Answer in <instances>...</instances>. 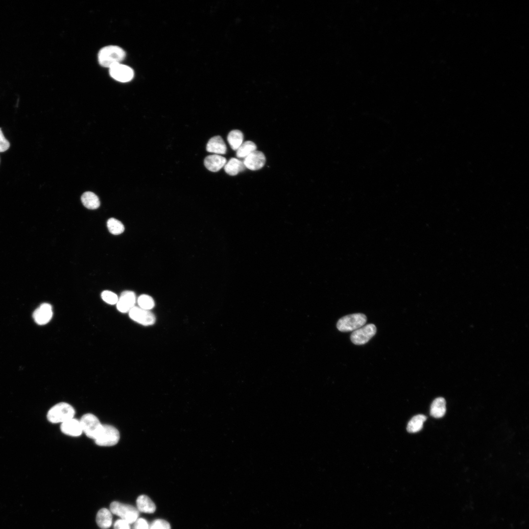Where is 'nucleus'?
Wrapping results in <instances>:
<instances>
[{
    "label": "nucleus",
    "mask_w": 529,
    "mask_h": 529,
    "mask_svg": "<svg viewBox=\"0 0 529 529\" xmlns=\"http://www.w3.org/2000/svg\"><path fill=\"white\" fill-rule=\"evenodd\" d=\"M52 314L51 305L44 303L34 311L32 317L37 324L43 325L47 324L51 320Z\"/></svg>",
    "instance_id": "nucleus-10"
},
{
    "label": "nucleus",
    "mask_w": 529,
    "mask_h": 529,
    "mask_svg": "<svg viewBox=\"0 0 529 529\" xmlns=\"http://www.w3.org/2000/svg\"><path fill=\"white\" fill-rule=\"evenodd\" d=\"M446 410V401L444 398L438 397L433 401L430 409V414L433 417L436 418L442 417Z\"/></svg>",
    "instance_id": "nucleus-18"
},
{
    "label": "nucleus",
    "mask_w": 529,
    "mask_h": 529,
    "mask_svg": "<svg viewBox=\"0 0 529 529\" xmlns=\"http://www.w3.org/2000/svg\"><path fill=\"white\" fill-rule=\"evenodd\" d=\"M426 419L427 417L423 414H418L413 416L408 424L407 431L411 433L420 431L422 429L423 423Z\"/></svg>",
    "instance_id": "nucleus-21"
},
{
    "label": "nucleus",
    "mask_w": 529,
    "mask_h": 529,
    "mask_svg": "<svg viewBox=\"0 0 529 529\" xmlns=\"http://www.w3.org/2000/svg\"><path fill=\"white\" fill-rule=\"evenodd\" d=\"M136 300V295L133 291H124L121 293L117 303V309L121 313L129 312L135 306Z\"/></svg>",
    "instance_id": "nucleus-12"
},
{
    "label": "nucleus",
    "mask_w": 529,
    "mask_h": 529,
    "mask_svg": "<svg viewBox=\"0 0 529 529\" xmlns=\"http://www.w3.org/2000/svg\"><path fill=\"white\" fill-rule=\"evenodd\" d=\"M243 133L239 130H233L229 132L227 136V141L234 150H237L243 143Z\"/></svg>",
    "instance_id": "nucleus-22"
},
{
    "label": "nucleus",
    "mask_w": 529,
    "mask_h": 529,
    "mask_svg": "<svg viewBox=\"0 0 529 529\" xmlns=\"http://www.w3.org/2000/svg\"><path fill=\"white\" fill-rule=\"evenodd\" d=\"M96 522L102 529L110 528L112 524V515L110 510L105 508L100 509L96 514Z\"/></svg>",
    "instance_id": "nucleus-17"
},
{
    "label": "nucleus",
    "mask_w": 529,
    "mask_h": 529,
    "mask_svg": "<svg viewBox=\"0 0 529 529\" xmlns=\"http://www.w3.org/2000/svg\"><path fill=\"white\" fill-rule=\"evenodd\" d=\"M130 524L126 521L120 519L117 520L114 524V529H130Z\"/></svg>",
    "instance_id": "nucleus-30"
},
{
    "label": "nucleus",
    "mask_w": 529,
    "mask_h": 529,
    "mask_svg": "<svg viewBox=\"0 0 529 529\" xmlns=\"http://www.w3.org/2000/svg\"><path fill=\"white\" fill-rule=\"evenodd\" d=\"M149 524L144 518H138L134 523L132 529H148Z\"/></svg>",
    "instance_id": "nucleus-28"
},
{
    "label": "nucleus",
    "mask_w": 529,
    "mask_h": 529,
    "mask_svg": "<svg viewBox=\"0 0 529 529\" xmlns=\"http://www.w3.org/2000/svg\"><path fill=\"white\" fill-rule=\"evenodd\" d=\"M227 162L225 157L217 154L207 156L204 159L205 167L210 171L216 172L224 167Z\"/></svg>",
    "instance_id": "nucleus-14"
},
{
    "label": "nucleus",
    "mask_w": 529,
    "mask_h": 529,
    "mask_svg": "<svg viewBox=\"0 0 529 529\" xmlns=\"http://www.w3.org/2000/svg\"><path fill=\"white\" fill-rule=\"evenodd\" d=\"M137 507L139 511L146 513H153L156 510L154 502L147 496L141 495L136 501Z\"/></svg>",
    "instance_id": "nucleus-16"
},
{
    "label": "nucleus",
    "mask_w": 529,
    "mask_h": 529,
    "mask_svg": "<svg viewBox=\"0 0 529 529\" xmlns=\"http://www.w3.org/2000/svg\"><path fill=\"white\" fill-rule=\"evenodd\" d=\"M75 410L69 404L64 402L53 406L47 413L48 420L53 423H63L73 418Z\"/></svg>",
    "instance_id": "nucleus-2"
},
{
    "label": "nucleus",
    "mask_w": 529,
    "mask_h": 529,
    "mask_svg": "<svg viewBox=\"0 0 529 529\" xmlns=\"http://www.w3.org/2000/svg\"><path fill=\"white\" fill-rule=\"evenodd\" d=\"M128 313L131 319L144 326L151 325L155 322L154 314L149 310L134 306Z\"/></svg>",
    "instance_id": "nucleus-8"
},
{
    "label": "nucleus",
    "mask_w": 529,
    "mask_h": 529,
    "mask_svg": "<svg viewBox=\"0 0 529 529\" xmlns=\"http://www.w3.org/2000/svg\"><path fill=\"white\" fill-rule=\"evenodd\" d=\"M265 161L264 154L261 151L255 150L245 157L243 163L246 168L256 170L264 166Z\"/></svg>",
    "instance_id": "nucleus-11"
},
{
    "label": "nucleus",
    "mask_w": 529,
    "mask_h": 529,
    "mask_svg": "<svg viewBox=\"0 0 529 529\" xmlns=\"http://www.w3.org/2000/svg\"><path fill=\"white\" fill-rule=\"evenodd\" d=\"M120 437V433L115 427L110 425L102 424L94 440L98 446H112L118 443Z\"/></svg>",
    "instance_id": "nucleus-3"
},
{
    "label": "nucleus",
    "mask_w": 529,
    "mask_h": 529,
    "mask_svg": "<svg viewBox=\"0 0 529 529\" xmlns=\"http://www.w3.org/2000/svg\"><path fill=\"white\" fill-rule=\"evenodd\" d=\"M80 422L82 432L88 437L95 439L102 426L98 418L93 414L86 413L82 416Z\"/></svg>",
    "instance_id": "nucleus-6"
},
{
    "label": "nucleus",
    "mask_w": 529,
    "mask_h": 529,
    "mask_svg": "<svg viewBox=\"0 0 529 529\" xmlns=\"http://www.w3.org/2000/svg\"><path fill=\"white\" fill-rule=\"evenodd\" d=\"M81 201L83 205L89 209H96L100 205V201L97 196L91 192H85L81 196Z\"/></svg>",
    "instance_id": "nucleus-20"
},
{
    "label": "nucleus",
    "mask_w": 529,
    "mask_h": 529,
    "mask_svg": "<svg viewBox=\"0 0 529 529\" xmlns=\"http://www.w3.org/2000/svg\"><path fill=\"white\" fill-rule=\"evenodd\" d=\"M376 331L374 324H367L354 331L351 335V340L356 345L364 344L375 335Z\"/></svg>",
    "instance_id": "nucleus-7"
},
{
    "label": "nucleus",
    "mask_w": 529,
    "mask_h": 529,
    "mask_svg": "<svg viewBox=\"0 0 529 529\" xmlns=\"http://www.w3.org/2000/svg\"><path fill=\"white\" fill-rule=\"evenodd\" d=\"M110 510L129 524L134 523L139 515V510L134 506L118 502L111 503Z\"/></svg>",
    "instance_id": "nucleus-4"
},
{
    "label": "nucleus",
    "mask_w": 529,
    "mask_h": 529,
    "mask_svg": "<svg viewBox=\"0 0 529 529\" xmlns=\"http://www.w3.org/2000/svg\"><path fill=\"white\" fill-rule=\"evenodd\" d=\"M101 298L104 301L110 305L117 304L119 299L116 294L109 290L103 291L101 293Z\"/></svg>",
    "instance_id": "nucleus-26"
},
{
    "label": "nucleus",
    "mask_w": 529,
    "mask_h": 529,
    "mask_svg": "<svg viewBox=\"0 0 529 529\" xmlns=\"http://www.w3.org/2000/svg\"><path fill=\"white\" fill-rule=\"evenodd\" d=\"M109 73L113 78L121 82H128L134 76L133 70L130 67L120 63L110 67Z\"/></svg>",
    "instance_id": "nucleus-9"
},
{
    "label": "nucleus",
    "mask_w": 529,
    "mask_h": 529,
    "mask_svg": "<svg viewBox=\"0 0 529 529\" xmlns=\"http://www.w3.org/2000/svg\"><path fill=\"white\" fill-rule=\"evenodd\" d=\"M60 429L64 434L72 436H78L83 433L80 420L74 418L62 423Z\"/></svg>",
    "instance_id": "nucleus-13"
},
{
    "label": "nucleus",
    "mask_w": 529,
    "mask_h": 529,
    "mask_svg": "<svg viewBox=\"0 0 529 529\" xmlns=\"http://www.w3.org/2000/svg\"><path fill=\"white\" fill-rule=\"evenodd\" d=\"M366 320L367 317L363 313L351 314L340 318L337 322V327L343 332L354 331L363 326Z\"/></svg>",
    "instance_id": "nucleus-5"
},
{
    "label": "nucleus",
    "mask_w": 529,
    "mask_h": 529,
    "mask_svg": "<svg viewBox=\"0 0 529 529\" xmlns=\"http://www.w3.org/2000/svg\"><path fill=\"white\" fill-rule=\"evenodd\" d=\"M107 225L109 232L113 235L120 234L124 230L123 224L120 221L114 218L109 219L107 222Z\"/></svg>",
    "instance_id": "nucleus-24"
},
{
    "label": "nucleus",
    "mask_w": 529,
    "mask_h": 529,
    "mask_svg": "<svg viewBox=\"0 0 529 529\" xmlns=\"http://www.w3.org/2000/svg\"><path fill=\"white\" fill-rule=\"evenodd\" d=\"M148 529H171L169 523L167 521L158 519L154 520L150 525Z\"/></svg>",
    "instance_id": "nucleus-27"
},
{
    "label": "nucleus",
    "mask_w": 529,
    "mask_h": 529,
    "mask_svg": "<svg viewBox=\"0 0 529 529\" xmlns=\"http://www.w3.org/2000/svg\"><path fill=\"white\" fill-rule=\"evenodd\" d=\"M9 146L10 143L4 137L0 128V152L5 151L9 148Z\"/></svg>",
    "instance_id": "nucleus-29"
},
{
    "label": "nucleus",
    "mask_w": 529,
    "mask_h": 529,
    "mask_svg": "<svg viewBox=\"0 0 529 529\" xmlns=\"http://www.w3.org/2000/svg\"><path fill=\"white\" fill-rule=\"evenodd\" d=\"M245 167L241 161L237 158L230 159L224 166V170L229 175L234 176L244 170Z\"/></svg>",
    "instance_id": "nucleus-19"
},
{
    "label": "nucleus",
    "mask_w": 529,
    "mask_h": 529,
    "mask_svg": "<svg viewBox=\"0 0 529 529\" xmlns=\"http://www.w3.org/2000/svg\"><path fill=\"white\" fill-rule=\"evenodd\" d=\"M257 146L252 141H247L241 144L236 150V156L239 158H245L253 151L256 150Z\"/></svg>",
    "instance_id": "nucleus-23"
},
{
    "label": "nucleus",
    "mask_w": 529,
    "mask_h": 529,
    "mask_svg": "<svg viewBox=\"0 0 529 529\" xmlns=\"http://www.w3.org/2000/svg\"><path fill=\"white\" fill-rule=\"evenodd\" d=\"M125 56L124 50L120 47L108 46L99 50L98 60L101 66L109 68L115 64L120 63Z\"/></svg>",
    "instance_id": "nucleus-1"
},
{
    "label": "nucleus",
    "mask_w": 529,
    "mask_h": 529,
    "mask_svg": "<svg viewBox=\"0 0 529 529\" xmlns=\"http://www.w3.org/2000/svg\"><path fill=\"white\" fill-rule=\"evenodd\" d=\"M206 150L215 154H224L226 153L227 147L222 138L219 136H216L209 140Z\"/></svg>",
    "instance_id": "nucleus-15"
},
{
    "label": "nucleus",
    "mask_w": 529,
    "mask_h": 529,
    "mask_svg": "<svg viewBox=\"0 0 529 529\" xmlns=\"http://www.w3.org/2000/svg\"><path fill=\"white\" fill-rule=\"evenodd\" d=\"M137 302L140 308L146 310L152 309L155 305L153 299L146 294L140 295L138 298Z\"/></svg>",
    "instance_id": "nucleus-25"
}]
</instances>
